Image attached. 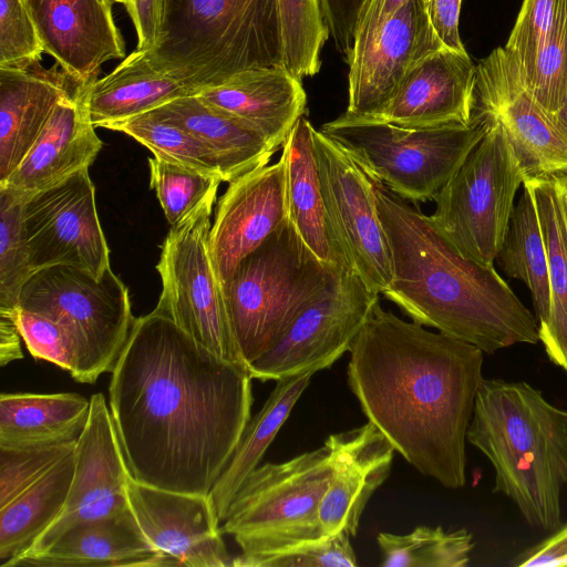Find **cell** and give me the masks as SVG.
Returning <instances> with one entry per match:
<instances>
[{"label": "cell", "mask_w": 567, "mask_h": 567, "mask_svg": "<svg viewBox=\"0 0 567 567\" xmlns=\"http://www.w3.org/2000/svg\"><path fill=\"white\" fill-rule=\"evenodd\" d=\"M367 0H320L326 24L337 51L347 63L354 45L358 22Z\"/></svg>", "instance_id": "46"}, {"label": "cell", "mask_w": 567, "mask_h": 567, "mask_svg": "<svg viewBox=\"0 0 567 567\" xmlns=\"http://www.w3.org/2000/svg\"><path fill=\"white\" fill-rule=\"evenodd\" d=\"M130 507L144 535L162 553L165 567H233L209 495L126 482Z\"/></svg>", "instance_id": "17"}, {"label": "cell", "mask_w": 567, "mask_h": 567, "mask_svg": "<svg viewBox=\"0 0 567 567\" xmlns=\"http://www.w3.org/2000/svg\"><path fill=\"white\" fill-rule=\"evenodd\" d=\"M519 567L567 566V525L513 560Z\"/></svg>", "instance_id": "49"}, {"label": "cell", "mask_w": 567, "mask_h": 567, "mask_svg": "<svg viewBox=\"0 0 567 567\" xmlns=\"http://www.w3.org/2000/svg\"><path fill=\"white\" fill-rule=\"evenodd\" d=\"M7 567H165V560L130 508L78 524L44 551L19 557Z\"/></svg>", "instance_id": "24"}, {"label": "cell", "mask_w": 567, "mask_h": 567, "mask_svg": "<svg viewBox=\"0 0 567 567\" xmlns=\"http://www.w3.org/2000/svg\"><path fill=\"white\" fill-rule=\"evenodd\" d=\"M523 185V194L514 206L495 260L507 276L526 285L540 327L546 322L550 309L548 262L534 196L529 186Z\"/></svg>", "instance_id": "34"}, {"label": "cell", "mask_w": 567, "mask_h": 567, "mask_svg": "<svg viewBox=\"0 0 567 567\" xmlns=\"http://www.w3.org/2000/svg\"><path fill=\"white\" fill-rule=\"evenodd\" d=\"M313 375V372H306L277 380L262 408L248 421L228 464L209 493L220 520L226 518L234 496L259 466Z\"/></svg>", "instance_id": "32"}, {"label": "cell", "mask_w": 567, "mask_h": 567, "mask_svg": "<svg viewBox=\"0 0 567 567\" xmlns=\"http://www.w3.org/2000/svg\"><path fill=\"white\" fill-rule=\"evenodd\" d=\"M0 315L14 320L33 358L60 367L80 383L94 384L99 379L87 344L69 326L21 307Z\"/></svg>", "instance_id": "36"}, {"label": "cell", "mask_w": 567, "mask_h": 567, "mask_svg": "<svg viewBox=\"0 0 567 567\" xmlns=\"http://www.w3.org/2000/svg\"><path fill=\"white\" fill-rule=\"evenodd\" d=\"M172 0H131L126 8L136 30L137 48L155 50L163 41Z\"/></svg>", "instance_id": "47"}, {"label": "cell", "mask_w": 567, "mask_h": 567, "mask_svg": "<svg viewBox=\"0 0 567 567\" xmlns=\"http://www.w3.org/2000/svg\"><path fill=\"white\" fill-rule=\"evenodd\" d=\"M19 307L72 328L87 344L99 378L113 370L136 319L111 267L100 278L70 265L39 269L24 284Z\"/></svg>", "instance_id": "11"}, {"label": "cell", "mask_w": 567, "mask_h": 567, "mask_svg": "<svg viewBox=\"0 0 567 567\" xmlns=\"http://www.w3.org/2000/svg\"><path fill=\"white\" fill-rule=\"evenodd\" d=\"M44 48L24 0H0V68L22 69L41 60Z\"/></svg>", "instance_id": "44"}, {"label": "cell", "mask_w": 567, "mask_h": 567, "mask_svg": "<svg viewBox=\"0 0 567 567\" xmlns=\"http://www.w3.org/2000/svg\"><path fill=\"white\" fill-rule=\"evenodd\" d=\"M491 118L476 110L470 124L408 128L347 114L320 131L339 143L373 178L404 200H433L482 141Z\"/></svg>", "instance_id": "7"}, {"label": "cell", "mask_w": 567, "mask_h": 567, "mask_svg": "<svg viewBox=\"0 0 567 567\" xmlns=\"http://www.w3.org/2000/svg\"><path fill=\"white\" fill-rule=\"evenodd\" d=\"M91 400L78 393H2L0 446L75 440L89 417Z\"/></svg>", "instance_id": "31"}, {"label": "cell", "mask_w": 567, "mask_h": 567, "mask_svg": "<svg viewBox=\"0 0 567 567\" xmlns=\"http://www.w3.org/2000/svg\"><path fill=\"white\" fill-rule=\"evenodd\" d=\"M313 148L332 246L371 291L382 295L393 270L372 179L320 130L313 132Z\"/></svg>", "instance_id": "13"}, {"label": "cell", "mask_w": 567, "mask_h": 567, "mask_svg": "<svg viewBox=\"0 0 567 567\" xmlns=\"http://www.w3.org/2000/svg\"><path fill=\"white\" fill-rule=\"evenodd\" d=\"M153 111L205 144L216 155L227 183L268 165L278 151L255 127L197 94L175 99Z\"/></svg>", "instance_id": "28"}, {"label": "cell", "mask_w": 567, "mask_h": 567, "mask_svg": "<svg viewBox=\"0 0 567 567\" xmlns=\"http://www.w3.org/2000/svg\"><path fill=\"white\" fill-rule=\"evenodd\" d=\"M488 116L486 134L434 196L435 210L427 216L461 255L483 266H494L526 179L502 124Z\"/></svg>", "instance_id": "9"}, {"label": "cell", "mask_w": 567, "mask_h": 567, "mask_svg": "<svg viewBox=\"0 0 567 567\" xmlns=\"http://www.w3.org/2000/svg\"><path fill=\"white\" fill-rule=\"evenodd\" d=\"M102 141L85 106L82 85L55 106L38 140L0 188L23 202L53 187L96 159Z\"/></svg>", "instance_id": "23"}, {"label": "cell", "mask_w": 567, "mask_h": 567, "mask_svg": "<svg viewBox=\"0 0 567 567\" xmlns=\"http://www.w3.org/2000/svg\"><path fill=\"white\" fill-rule=\"evenodd\" d=\"M278 7L284 66L300 81L317 74L330 37L320 0H278Z\"/></svg>", "instance_id": "38"}, {"label": "cell", "mask_w": 567, "mask_h": 567, "mask_svg": "<svg viewBox=\"0 0 567 567\" xmlns=\"http://www.w3.org/2000/svg\"><path fill=\"white\" fill-rule=\"evenodd\" d=\"M563 205L567 221V174H561Z\"/></svg>", "instance_id": "53"}, {"label": "cell", "mask_w": 567, "mask_h": 567, "mask_svg": "<svg viewBox=\"0 0 567 567\" xmlns=\"http://www.w3.org/2000/svg\"><path fill=\"white\" fill-rule=\"evenodd\" d=\"M287 219L285 162L251 171L229 183L218 199L208 247L224 288L240 260Z\"/></svg>", "instance_id": "20"}, {"label": "cell", "mask_w": 567, "mask_h": 567, "mask_svg": "<svg viewBox=\"0 0 567 567\" xmlns=\"http://www.w3.org/2000/svg\"><path fill=\"white\" fill-rule=\"evenodd\" d=\"M23 200L0 188V313L19 307L21 290L34 274L22 231Z\"/></svg>", "instance_id": "40"}, {"label": "cell", "mask_w": 567, "mask_h": 567, "mask_svg": "<svg viewBox=\"0 0 567 567\" xmlns=\"http://www.w3.org/2000/svg\"><path fill=\"white\" fill-rule=\"evenodd\" d=\"M336 268L326 267L310 252L288 217L240 260L223 292L248 368L275 347Z\"/></svg>", "instance_id": "6"}, {"label": "cell", "mask_w": 567, "mask_h": 567, "mask_svg": "<svg viewBox=\"0 0 567 567\" xmlns=\"http://www.w3.org/2000/svg\"><path fill=\"white\" fill-rule=\"evenodd\" d=\"M113 2H117L124 4L126 8L130 6L131 0H112Z\"/></svg>", "instance_id": "54"}, {"label": "cell", "mask_w": 567, "mask_h": 567, "mask_svg": "<svg viewBox=\"0 0 567 567\" xmlns=\"http://www.w3.org/2000/svg\"><path fill=\"white\" fill-rule=\"evenodd\" d=\"M56 65L47 70L39 61L22 69L0 68V183L31 150L58 103L75 92Z\"/></svg>", "instance_id": "26"}, {"label": "cell", "mask_w": 567, "mask_h": 567, "mask_svg": "<svg viewBox=\"0 0 567 567\" xmlns=\"http://www.w3.org/2000/svg\"><path fill=\"white\" fill-rule=\"evenodd\" d=\"M197 95L255 127L277 150L307 110L301 81L284 65L237 73Z\"/></svg>", "instance_id": "25"}, {"label": "cell", "mask_w": 567, "mask_h": 567, "mask_svg": "<svg viewBox=\"0 0 567 567\" xmlns=\"http://www.w3.org/2000/svg\"><path fill=\"white\" fill-rule=\"evenodd\" d=\"M443 48L426 0L406 1L362 49L352 52L344 113L368 115L378 111L422 60Z\"/></svg>", "instance_id": "18"}, {"label": "cell", "mask_w": 567, "mask_h": 567, "mask_svg": "<svg viewBox=\"0 0 567 567\" xmlns=\"http://www.w3.org/2000/svg\"><path fill=\"white\" fill-rule=\"evenodd\" d=\"M74 451L35 483L0 507V566L24 554L58 518L74 473Z\"/></svg>", "instance_id": "33"}, {"label": "cell", "mask_w": 567, "mask_h": 567, "mask_svg": "<svg viewBox=\"0 0 567 567\" xmlns=\"http://www.w3.org/2000/svg\"><path fill=\"white\" fill-rule=\"evenodd\" d=\"M20 338L14 320L9 316L0 315V363L2 367L23 357Z\"/></svg>", "instance_id": "51"}, {"label": "cell", "mask_w": 567, "mask_h": 567, "mask_svg": "<svg viewBox=\"0 0 567 567\" xmlns=\"http://www.w3.org/2000/svg\"><path fill=\"white\" fill-rule=\"evenodd\" d=\"M76 440L25 446H0V507L72 453Z\"/></svg>", "instance_id": "42"}, {"label": "cell", "mask_w": 567, "mask_h": 567, "mask_svg": "<svg viewBox=\"0 0 567 567\" xmlns=\"http://www.w3.org/2000/svg\"><path fill=\"white\" fill-rule=\"evenodd\" d=\"M475 107L476 64L466 51L444 47L422 60L378 111L344 114L365 122L426 128L470 124Z\"/></svg>", "instance_id": "19"}, {"label": "cell", "mask_w": 567, "mask_h": 567, "mask_svg": "<svg viewBox=\"0 0 567 567\" xmlns=\"http://www.w3.org/2000/svg\"><path fill=\"white\" fill-rule=\"evenodd\" d=\"M44 52L76 85L97 79L101 65L124 59L125 43L117 29L112 0H24Z\"/></svg>", "instance_id": "21"}, {"label": "cell", "mask_w": 567, "mask_h": 567, "mask_svg": "<svg viewBox=\"0 0 567 567\" xmlns=\"http://www.w3.org/2000/svg\"><path fill=\"white\" fill-rule=\"evenodd\" d=\"M331 477L328 446L281 463L255 468L234 496L223 534L231 535L241 554L279 551L328 537L320 504Z\"/></svg>", "instance_id": "8"}, {"label": "cell", "mask_w": 567, "mask_h": 567, "mask_svg": "<svg viewBox=\"0 0 567 567\" xmlns=\"http://www.w3.org/2000/svg\"><path fill=\"white\" fill-rule=\"evenodd\" d=\"M379 296L342 261L275 347L249 365L250 377L277 381L331 367L350 351Z\"/></svg>", "instance_id": "12"}, {"label": "cell", "mask_w": 567, "mask_h": 567, "mask_svg": "<svg viewBox=\"0 0 567 567\" xmlns=\"http://www.w3.org/2000/svg\"><path fill=\"white\" fill-rule=\"evenodd\" d=\"M462 0H426L433 29L444 47L466 51L460 35V13Z\"/></svg>", "instance_id": "48"}, {"label": "cell", "mask_w": 567, "mask_h": 567, "mask_svg": "<svg viewBox=\"0 0 567 567\" xmlns=\"http://www.w3.org/2000/svg\"><path fill=\"white\" fill-rule=\"evenodd\" d=\"M213 206L171 227L156 265L162 292L155 309L219 359L248 370L209 254Z\"/></svg>", "instance_id": "10"}, {"label": "cell", "mask_w": 567, "mask_h": 567, "mask_svg": "<svg viewBox=\"0 0 567 567\" xmlns=\"http://www.w3.org/2000/svg\"><path fill=\"white\" fill-rule=\"evenodd\" d=\"M475 109L502 124L526 178L567 174V133L535 100L504 47L476 64Z\"/></svg>", "instance_id": "15"}, {"label": "cell", "mask_w": 567, "mask_h": 567, "mask_svg": "<svg viewBox=\"0 0 567 567\" xmlns=\"http://www.w3.org/2000/svg\"><path fill=\"white\" fill-rule=\"evenodd\" d=\"M533 193L547 254L550 309L538 327L539 341L553 363L567 372V221L561 174L526 178Z\"/></svg>", "instance_id": "30"}, {"label": "cell", "mask_w": 567, "mask_h": 567, "mask_svg": "<svg viewBox=\"0 0 567 567\" xmlns=\"http://www.w3.org/2000/svg\"><path fill=\"white\" fill-rule=\"evenodd\" d=\"M406 1L409 0H367L359 18L352 52L362 49L389 17Z\"/></svg>", "instance_id": "50"}, {"label": "cell", "mask_w": 567, "mask_h": 567, "mask_svg": "<svg viewBox=\"0 0 567 567\" xmlns=\"http://www.w3.org/2000/svg\"><path fill=\"white\" fill-rule=\"evenodd\" d=\"M527 86L543 109L556 116L567 92V0H557Z\"/></svg>", "instance_id": "41"}, {"label": "cell", "mask_w": 567, "mask_h": 567, "mask_svg": "<svg viewBox=\"0 0 567 567\" xmlns=\"http://www.w3.org/2000/svg\"><path fill=\"white\" fill-rule=\"evenodd\" d=\"M348 533L279 551L233 557V567H354L358 558Z\"/></svg>", "instance_id": "43"}, {"label": "cell", "mask_w": 567, "mask_h": 567, "mask_svg": "<svg viewBox=\"0 0 567 567\" xmlns=\"http://www.w3.org/2000/svg\"><path fill=\"white\" fill-rule=\"evenodd\" d=\"M467 442L491 462L493 491L511 498L528 525L556 529L567 485V410L524 381L483 379Z\"/></svg>", "instance_id": "4"}, {"label": "cell", "mask_w": 567, "mask_h": 567, "mask_svg": "<svg viewBox=\"0 0 567 567\" xmlns=\"http://www.w3.org/2000/svg\"><path fill=\"white\" fill-rule=\"evenodd\" d=\"M349 352L348 384L368 421L420 473L446 488L463 487L484 352L380 302Z\"/></svg>", "instance_id": "2"}, {"label": "cell", "mask_w": 567, "mask_h": 567, "mask_svg": "<svg viewBox=\"0 0 567 567\" xmlns=\"http://www.w3.org/2000/svg\"><path fill=\"white\" fill-rule=\"evenodd\" d=\"M90 400L89 417L74 449V473L65 505L58 518L19 557L44 551L78 524L131 508L126 493L130 472L106 399L103 393H94Z\"/></svg>", "instance_id": "16"}, {"label": "cell", "mask_w": 567, "mask_h": 567, "mask_svg": "<svg viewBox=\"0 0 567 567\" xmlns=\"http://www.w3.org/2000/svg\"><path fill=\"white\" fill-rule=\"evenodd\" d=\"M557 0H524L505 50L518 62L526 81L550 28Z\"/></svg>", "instance_id": "45"}, {"label": "cell", "mask_w": 567, "mask_h": 567, "mask_svg": "<svg viewBox=\"0 0 567 567\" xmlns=\"http://www.w3.org/2000/svg\"><path fill=\"white\" fill-rule=\"evenodd\" d=\"M311 123L300 117L282 145L287 217L305 246L326 267L342 257L330 240Z\"/></svg>", "instance_id": "29"}, {"label": "cell", "mask_w": 567, "mask_h": 567, "mask_svg": "<svg viewBox=\"0 0 567 567\" xmlns=\"http://www.w3.org/2000/svg\"><path fill=\"white\" fill-rule=\"evenodd\" d=\"M371 179L392 260L393 278L382 292L385 299L412 321L487 354L539 341L536 317L494 266L461 255L427 215Z\"/></svg>", "instance_id": "3"}, {"label": "cell", "mask_w": 567, "mask_h": 567, "mask_svg": "<svg viewBox=\"0 0 567 567\" xmlns=\"http://www.w3.org/2000/svg\"><path fill=\"white\" fill-rule=\"evenodd\" d=\"M147 162L150 186L171 227L184 223L206 204L215 203L220 177L155 156Z\"/></svg>", "instance_id": "39"}, {"label": "cell", "mask_w": 567, "mask_h": 567, "mask_svg": "<svg viewBox=\"0 0 567 567\" xmlns=\"http://www.w3.org/2000/svg\"><path fill=\"white\" fill-rule=\"evenodd\" d=\"M383 567H465L474 548L466 529L417 526L403 535L379 533Z\"/></svg>", "instance_id": "35"}, {"label": "cell", "mask_w": 567, "mask_h": 567, "mask_svg": "<svg viewBox=\"0 0 567 567\" xmlns=\"http://www.w3.org/2000/svg\"><path fill=\"white\" fill-rule=\"evenodd\" d=\"M22 231L34 272L70 265L100 278L110 268L89 168L25 199Z\"/></svg>", "instance_id": "14"}, {"label": "cell", "mask_w": 567, "mask_h": 567, "mask_svg": "<svg viewBox=\"0 0 567 567\" xmlns=\"http://www.w3.org/2000/svg\"><path fill=\"white\" fill-rule=\"evenodd\" d=\"M111 372L110 411L131 476L209 495L251 417L248 370L154 309L135 319Z\"/></svg>", "instance_id": "1"}, {"label": "cell", "mask_w": 567, "mask_h": 567, "mask_svg": "<svg viewBox=\"0 0 567 567\" xmlns=\"http://www.w3.org/2000/svg\"><path fill=\"white\" fill-rule=\"evenodd\" d=\"M156 66L197 93L237 73L280 66L278 0H172Z\"/></svg>", "instance_id": "5"}, {"label": "cell", "mask_w": 567, "mask_h": 567, "mask_svg": "<svg viewBox=\"0 0 567 567\" xmlns=\"http://www.w3.org/2000/svg\"><path fill=\"white\" fill-rule=\"evenodd\" d=\"M83 99L95 127L109 128L197 92L158 69L148 50L136 49L109 74L82 85Z\"/></svg>", "instance_id": "27"}, {"label": "cell", "mask_w": 567, "mask_h": 567, "mask_svg": "<svg viewBox=\"0 0 567 567\" xmlns=\"http://www.w3.org/2000/svg\"><path fill=\"white\" fill-rule=\"evenodd\" d=\"M107 130L133 137L157 158L178 163L223 179L216 155L189 132L162 118L154 111L113 124Z\"/></svg>", "instance_id": "37"}, {"label": "cell", "mask_w": 567, "mask_h": 567, "mask_svg": "<svg viewBox=\"0 0 567 567\" xmlns=\"http://www.w3.org/2000/svg\"><path fill=\"white\" fill-rule=\"evenodd\" d=\"M555 118L559 123V125L565 130L567 133V92L564 99V102L561 104V107L559 109L558 113L556 114Z\"/></svg>", "instance_id": "52"}, {"label": "cell", "mask_w": 567, "mask_h": 567, "mask_svg": "<svg viewBox=\"0 0 567 567\" xmlns=\"http://www.w3.org/2000/svg\"><path fill=\"white\" fill-rule=\"evenodd\" d=\"M324 444L331 477L319 509L323 534L355 536L365 505L390 474L395 450L369 421L329 435Z\"/></svg>", "instance_id": "22"}]
</instances>
